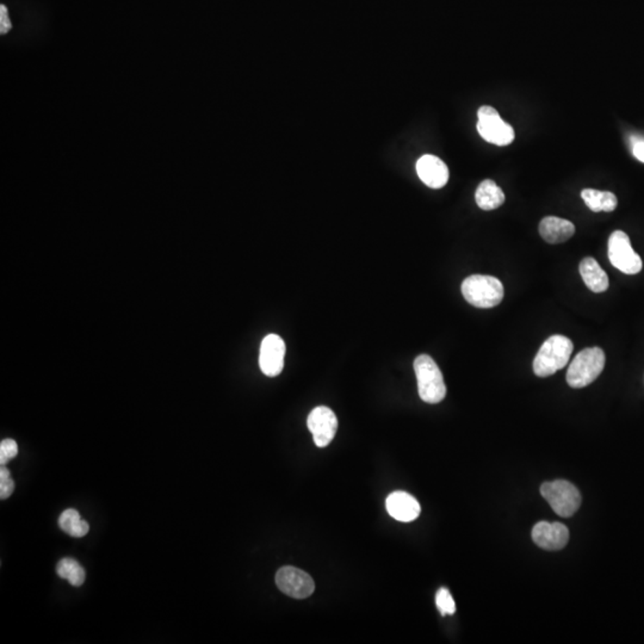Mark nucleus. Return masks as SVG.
Wrapping results in <instances>:
<instances>
[{
    "mask_svg": "<svg viewBox=\"0 0 644 644\" xmlns=\"http://www.w3.org/2000/svg\"><path fill=\"white\" fill-rule=\"evenodd\" d=\"M573 343L564 335H553L542 345L534 361V371L538 377H549L568 364L573 353Z\"/></svg>",
    "mask_w": 644,
    "mask_h": 644,
    "instance_id": "nucleus-1",
    "label": "nucleus"
},
{
    "mask_svg": "<svg viewBox=\"0 0 644 644\" xmlns=\"http://www.w3.org/2000/svg\"><path fill=\"white\" fill-rule=\"evenodd\" d=\"M420 398L426 403H439L446 396V385L443 374L429 355H420L414 361Z\"/></svg>",
    "mask_w": 644,
    "mask_h": 644,
    "instance_id": "nucleus-2",
    "label": "nucleus"
},
{
    "mask_svg": "<svg viewBox=\"0 0 644 644\" xmlns=\"http://www.w3.org/2000/svg\"><path fill=\"white\" fill-rule=\"evenodd\" d=\"M462 294L471 306L493 308L503 301V287L493 276L473 274L463 281Z\"/></svg>",
    "mask_w": 644,
    "mask_h": 644,
    "instance_id": "nucleus-3",
    "label": "nucleus"
},
{
    "mask_svg": "<svg viewBox=\"0 0 644 644\" xmlns=\"http://www.w3.org/2000/svg\"><path fill=\"white\" fill-rule=\"evenodd\" d=\"M604 366L605 353L601 348H585L571 361L567 372V382L571 388L587 387L598 379L603 372Z\"/></svg>",
    "mask_w": 644,
    "mask_h": 644,
    "instance_id": "nucleus-4",
    "label": "nucleus"
},
{
    "mask_svg": "<svg viewBox=\"0 0 644 644\" xmlns=\"http://www.w3.org/2000/svg\"><path fill=\"white\" fill-rule=\"evenodd\" d=\"M540 494L558 516L569 518L580 508L581 494L574 484L564 480L545 482L540 487Z\"/></svg>",
    "mask_w": 644,
    "mask_h": 644,
    "instance_id": "nucleus-5",
    "label": "nucleus"
},
{
    "mask_svg": "<svg viewBox=\"0 0 644 644\" xmlns=\"http://www.w3.org/2000/svg\"><path fill=\"white\" fill-rule=\"evenodd\" d=\"M477 132L486 141L497 146H508L514 140V129L503 122L498 111L492 106H481L477 112Z\"/></svg>",
    "mask_w": 644,
    "mask_h": 644,
    "instance_id": "nucleus-6",
    "label": "nucleus"
},
{
    "mask_svg": "<svg viewBox=\"0 0 644 644\" xmlns=\"http://www.w3.org/2000/svg\"><path fill=\"white\" fill-rule=\"evenodd\" d=\"M608 259L623 274H636L643 266L641 257L634 251L628 234L616 230L608 239Z\"/></svg>",
    "mask_w": 644,
    "mask_h": 644,
    "instance_id": "nucleus-7",
    "label": "nucleus"
},
{
    "mask_svg": "<svg viewBox=\"0 0 644 644\" xmlns=\"http://www.w3.org/2000/svg\"><path fill=\"white\" fill-rule=\"evenodd\" d=\"M276 584L284 594L295 599H306L315 591L309 574L295 567H283L276 574Z\"/></svg>",
    "mask_w": 644,
    "mask_h": 644,
    "instance_id": "nucleus-8",
    "label": "nucleus"
},
{
    "mask_svg": "<svg viewBox=\"0 0 644 644\" xmlns=\"http://www.w3.org/2000/svg\"><path fill=\"white\" fill-rule=\"evenodd\" d=\"M307 425L313 434L316 446L326 448L332 443L335 437L338 429V419L329 407H316L308 416Z\"/></svg>",
    "mask_w": 644,
    "mask_h": 644,
    "instance_id": "nucleus-9",
    "label": "nucleus"
},
{
    "mask_svg": "<svg viewBox=\"0 0 644 644\" xmlns=\"http://www.w3.org/2000/svg\"><path fill=\"white\" fill-rule=\"evenodd\" d=\"M285 343L277 334H269L261 342L259 366L263 374L269 377L278 376L284 368Z\"/></svg>",
    "mask_w": 644,
    "mask_h": 644,
    "instance_id": "nucleus-10",
    "label": "nucleus"
},
{
    "mask_svg": "<svg viewBox=\"0 0 644 644\" xmlns=\"http://www.w3.org/2000/svg\"><path fill=\"white\" fill-rule=\"evenodd\" d=\"M532 539L539 548L558 551L568 543L569 530L561 523L539 521L532 529Z\"/></svg>",
    "mask_w": 644,
    "mask_h": 644,
    "instance_id": "nucleus-11",
    "label": "nucleus"
},
{
    "mask_svg": "<svg viewBox=\"0 0 644 644\" xmlns=\"http://www.w3.org/2000/svg\"><path fill=\"white\" fill-rule=\"evenodd\" d=\"M416 174L429 188H443L449 182L448 166L438 156L431 154L422 156L416 161Z\"/></svg>",
    "mask_w": 644,
    "mask_h": 644,
    "instance_id": "nucleus-12",
    "label": "nucleus"
},
{
    "mask_svg": "<svg viewBox=\"0 0 644 644\" xmlns=\"http://www.w3.org/2000/svg\"><path fill=\"white\" fill-rule=\"evenodd\" d=\"M387 511L394 519L403 523L416 521L420 516V503L406 492H394L385 501Z\"/></svg>",
    "mask_w": 644,
    "mask_h": 644,
    "instance_id": "nucleus-13",
    "label": "nucleus"
},
{
    "mask_svg": "<svg viewBox=\"0 0 644 644\" xmlns=\"http://www.w3.org/2000/svg\"><path fill=\"white\" fill-rule=\"evenodd\" d=\"M575 233V227L568 219L548 216L539 224V234L549 243H561L567 241Z\"/></svg>",
    "mask_w": 644,
    "mask_h": 644,
    "instance_id": "nucleus-14",
    "label": "nucleus"
},
{
    "mask_svg": "<svg viewBox=\"0 0 644 644\" xmlns=\"http://www.w3.org/2000/svg\"><path fill=\"white\" fill-rule=\"evenodd\" d=\"M581 277L584 279L587 288L592 290L593 293H604L608 288V277L606 272L604 271L598 261L594 258H585L581 261L580 267Z\"/></svg>",
    "mask_w": 644,
    "mask_h": 644,
    "instance_id": "nucleus-15",
    "label": "nucleus"
},
{
    "mask_svg": "<svg viewBox=\"0 0 644 644\" xmlns=\"http://www.w3.org/2000/svg\"><path fill=\"white\" fill-rule=\"evenodd\" d=\"M505 193L490 179H486L479 185L475 192V201L482 211H494L505 203Z\"/></svg>",
    "mask_w": 644,
    "mask_h": 644,
    "instance_id": "nucleus-16",
    "label": "nucleus"
},
{
    "mask_svg": "<svg viewBox=\"0 0 644 644\" xmlns=\"http://www.w3.org/2000/svg\"><path fill=\"white\" fill-rule=\"evenodd\" d=\"M581 197L584 198L586 206L594 213H600V211L610 213L617 208V197L612 192L585 189L581 192Z\"/></svg>",
    "mask_w": 644,
    "mask_h": 644,
    "instance_id": "nucleus-17",
    "label": "nucleus"
},
{
    "mask_svg": "<svg viewBox=\"0 0 644 644\" xmlns=\"http://www.w3.org/2000/svg\"><path fill=\"white\" fill-rule=\"evenodd\" d=\"M59 526L67 535L75 538L86 536L87 532L90 531V525L86 521H82L79 512L73 508H69L62 512L59 518Z\"/></svg>",
    "mask_w": 644,
    "mask_h": 644,
    "instance_id": "nucleus-18",
    "label": "nucleus"
},
{
    "mask_svg": "<svg viewBox=\"0 0 644 644\" xmlns=\"http://www.w3.org/2000/svg\"><path fill=\"white\" fill-rule=\"evenodd\" d=\"M56 573L74 587H80L86 577L84 568L73 558H62L56 566Z\"/></svg>",
    "mask_w": 644,
    "mask_h": 644,
    "instance_id": "nucleus-19",
    "label": "nucleus"
},
{
    "mask_svg": "<svg viewBox=\"0 0 644 644\" xmlns=\"http://www.w3.org/2000/svg\"><path fill=\"white\" fill-rule=\"evenodd\" d=\"M436 604L442 616H451L456 612V604L446 588H440L436 595Z\"/></svg>",
    "mask_w": 644,
    "mask_h": 644,
    "instance_id": "nucleus-20",
    "label": "nucleus"
},
{
    "mask_svg": "<svg viewBox=\"0 0 644 644\" xmlns=\"http://www.w3.org/2000/svg\"><path fill=\"white\" fill-rule=\"evenodd\" d=\"M19 445L14 439H4L0 443V464L5 466L8 462L17 456Z\"/></svg>",
    "mask_w": 644,
    "mask_h": 644,
    "instance_id": "nucleus-21",
    "label": "nucleus"
},
{
    "mask_svg": "<svg viewBox=\"0 0 644 644\" xmlns=\"http://www.w3.org/2000/svg\"><path fill=\"white\" fill-rule=\"evenodd\" d=\"M14 482L12 477H11L10 471L4 468V466H1V469H0V499L5 500V499L9 498V497H11V494L14 493Z\"/></svg>",
    "mask_w": 644,
    "mask_h": 644,
    "instance_id": "nucleus-22",
    "label": "nucleus"
},
{
    "mask_svg": "<svg viewBox=\"0 0 644 644\" xmlns=\"http://www.w3.org/2000/svg\"><path fill=\"white\" fill-rule=\"evenodd\" d=\"M11 27H12V24L10 21L8 9H6L5 5H0V32H1V35L8 34Z\"/></svg>",
    "mask_w": 644,
    "mask_h": 644,
    "instance_id": "nucleus-23",
    "label": "nucleus"
},
{
    "mask_svg": "<svg viewBox=\"0 0 644 644\" xmlns=\"http://www.w3.org/2000/svg\"><path fill=\"white\" fill-rule=\"evenodd\" d=\"M634 156L636 159L644 163V141L639 140L634 143Z\"/></svg>",
    "mask_w": 644,
    "mask_h": 644,
    "instance_id": "nucleus-24",
    "label": "nucleus"
}]
</instances>
